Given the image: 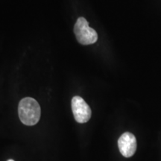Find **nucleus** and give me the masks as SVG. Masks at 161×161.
Instances as JSON below:
<instances>
[{"mask_svg":"<svg viewBox=\"0 0 161 161\" xmlns=\"http://www.w3.org/2000/svg\"><path fill=\"white\" fill-rule=\"evenodd\" d=\"M18 114L22 123L25 125L32 126L39 122L41 110L39 103L35 98L26 97L19 102Z\"/></svg>","mask_w":161,"mask_h":161,"instance_id":"f257e3e1","label":"nucleus"},{"mask_svg":"<svg viewBox=\"0 0 161 161\" xmlns=\"http://www.w3.org/2000/svg\"><path fill=\"white\" fill-rule=\"evenodd\" d=\"M74 33L78 43L82 45H90L95 43L98 40V34L89 26L87 20L80 17L74 26Z\"/></svg>","mask_w":161,"mask_h":161,"instance_id":"f03ea898","label":"nucleus"},{"mask_svg":"<svg viewBox=\"0 0 161 161\" xmlns=\"http://www.w3.org/2000/svg\"><path fill=\"white\" fill-rule=\"evenodd\" d=\"M72 110L74 118L78 123H86L91 118L92 111L90 106L80 96H74L72 99Z\"/></svg>","mask_w":161,"mask_h":161,"instance_id":"7ed1b4c3","label":"nucleus"},{"mask_svg":"<svg viewBox=\"0 0 161 161\" xmlns=\"http://www.w3.org/2000/svg\"><path fill=\"white\" fill-rule=\"evenodd\" d=\"M119 149L125 158H130L136 150V140L134 135L130 132H125L118 140Z\"/></svg>","mask_w":161,"mask_h":161,"instance_id":"20e7f679","label":"nucleus"},{"mask_svg":"<svg viewBox=\"0 0 161 161\" xmlns=\"http://www.w3.org/2000/svg\"><path fill=\"white\" fill-rule=\"evenodd\" d=\"M8 161H14V160H8Z\"/></svg>","mask_w":161,"mask_h":161,"instance_id":"39448f33","label":"nucleus"}]
</instances>
